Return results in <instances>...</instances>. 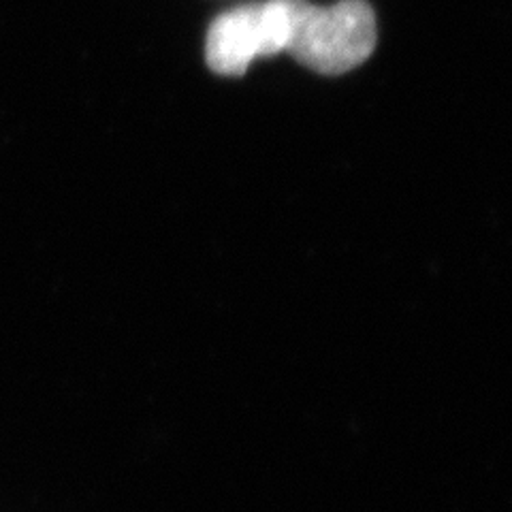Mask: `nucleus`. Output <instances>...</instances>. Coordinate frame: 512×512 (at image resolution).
I'll list each match as a JSON object with an SVG mask.
<instances>
[{"mask_svg": "<svg viewBox=\"0 0 512 512\" xmlns=\"http://www.w3.org/2000/svg\"><path fill=\"white\" fill-rule=\"evenodd\" d=\"M376 41V15L365 0H340L333 7L297 0L286 52L316 73L342 75L370 58Z\"/></svg>", "mask_w": 512, "mask_h": 512, "instance_id": "f257e3e1", "label": "nucleus"}, {"mask_svg": "<svg viewBox=\"0 0 512 512\" xmlns=\"http://www.w3.org/2000/svg\"><path fill=\"white\" fill-rule=\"evenodd\" d=\"M297 0H265L218 15L207 30L205 60L224 77L248 71L256 58L288 50Z\"/></svg>", "mask_w": 512, "mask_h": 512, "instance_id": "f03ea898", "label": "nucleus"}]
</instances>
